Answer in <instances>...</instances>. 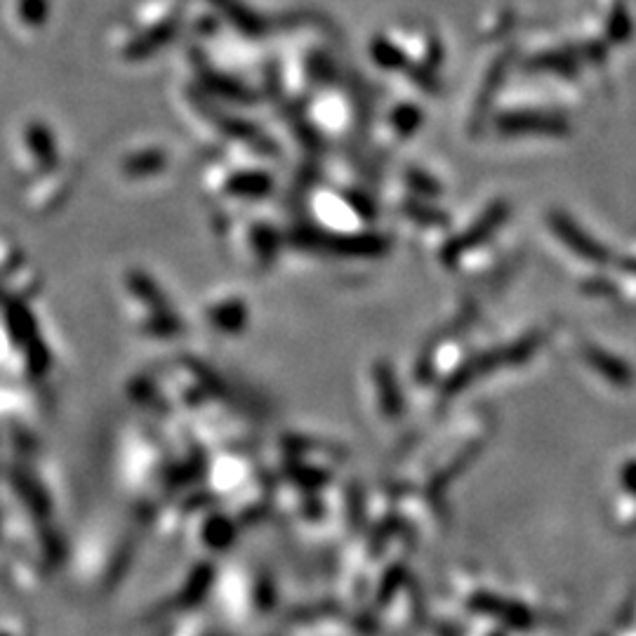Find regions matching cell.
<instances>
[{
    "label": "cell",
    "mask_w": 636,
    "mask_h": 636,
    "mask_svg": "<svg viewBox=\"0 0 636 636\" xmlns=\"http://www.w3.org/2000/svg\"><path fill=\"white\" fill-rule=\"evenodd\" d=\"M552 224H554V231L558 236H562L577 255H583L592 262H604V250L596 245L589 236L581 234V229H577L568 218H562V215H554L552 218Z\"/></svg>",
    "instance_id": "cell-1"
},
{
    "label": "cell",
    "mask_w": 636,
    "mask_h": 636,
    "mask_svg": "<svg viewBox=\"0 0 636 636\" xmlns=\"http://www.w3.org/2000/svg\"><path fill=\"white\" fill-rule=\"evenodd\" d=\"M503 128L512 132H564L566 123L558 119H545V115H535V113H524V115H509V119H503Z\"/></svg>",
    "instance_id": "cell-2"
},
{
    "label": "cell",
    "mask_w": 636,
    "mask_h": 636,
    "mask_svg": "<svg viewBox=\"0 0 636 636\" xmlns=\"http://www.w3.org/2000/svg\"><path fill=\"white\" fill-rule=\"evenodd\" d=\"M587 356H589V363L594 365L596 371H599L602 375H608V377H613V380H620V375L627 380V375H625V371L620 373V365H615V361H610L604 352H599V350H587Z\"/></svg>",
    "instance_id": "cell-3"
}]
</instances>
